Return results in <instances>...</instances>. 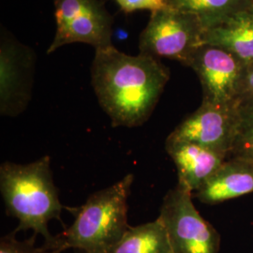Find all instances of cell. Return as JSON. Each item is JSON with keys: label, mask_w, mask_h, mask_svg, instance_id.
<instances>
[{"label": "cell", "mask_w": 253, "mask_h": 253, "mask_svg": "<svg viewBox=\"0 0 253 253\" xmlns=\"http://www.w3.org/2000/svg\"></svg>", "instance_id": "20"}, {"label": "cell", "mask_w": 253, "mask_h": 253, "mask_svg": "<svg viewBox=\"0 0 253 253\" xmlns=\"http://www.w3.org/2000/svg\"><path fill=\"white\" fill-rule=\"evenodd\" d=\"M236 104L238 107L253 106V63L245 67Z\"/></svg>", "instance_id": "17"}, {"label": "cell", "mask_w": 253, "mask_h": 253, "mask_svg": "<svg viewBox=\"0 0 253 253\" xmlns=\"http://www.w3.org/2000/svg\"><path fill=\"white\" fill-rule=\"evenodd\" d=\"M36 237L34 233L29 239L19 241L15 238V232H12L1 238L0 253H48L43 246L37 248Z\"/></svg>", "instance_id": "16"}, {"label": "cell", "mask_w": 253, "mask_h": 253, "mask_svg": "<svg viewBox=\"0 0 253 253\" xmlns=\"http://www.w3.org/2000/svg\"><path fill=\"white\" fill-rule=\"evenodd\" d=\"M165 147L176 168L177 185L192 193L198 191L228 159L226 154L190 142L167 139Z\"/></svg>", "instance_id": "10"}, {"label": "cell", "mask_w": 253, "mask_h": 253, "mask_svg": "<svg viewBox=\"0 0 253 253\" xmlns=\"http://www.w3.org/2000/svg\"><path fill=\"white\" fill-rule=\"evenodd\" d=\"M0 190L7 214L18 219L15 233L33 230L43 235L45 243L53 241L48 223L52 219L61 221L64 207L54 186L49 156L28 164L3 163Z\"/></svg>", "instance_id": "3"}, {"label": "cell", "mask_w": 253, "mask_h": 253, "mask_svg": "<svg viewBox=\"0 0 253 253\" xmlns=\"http://www.w3.org/2000/svg\"><path fill=\"white\" fill-rule=\"evenodd\" d=\"M238 108L240 125L229 158L253 162V106Z\"/></svg>", "instance_id": "15"}, {"label": "cell", "mask_w": 253, "mask_h": 253, "mask_svg": "<svg viewBox=\"0 0 253 253\" xmlns=\"http://www.w3.org/2000/svg\"><path fill=\"white\" fill-rule=\"evenodd\" d=\"M109 253H173L162 219L127 229Z\"/></svg>", "instance_id": "13"}, {"label": "cell", "mask_w": 253, "mask_h": 253, "mask_svg": "<svg viewBox=\"0 0 253 253\" xmlns=\"http://www.w3.org/2000/svg\"><path fill=\"white\" fill-rule=\"evenodd\" d=\"M169 80V69L149 54L129 55L113 44L95 50L91 83L113 126H142Z\"/></svg>", "instance_id": "1"}, {"label": "cell", "mask_w": 253, "mask_h": 253, "mask_svg": "<svg viewBox=\"0 0 253 253\" xmlns=\"http://www.w3.org/2000/svg\"><path fill=\"white\" fill-rule=\"evenodd\" d=\"M193 193L176 185L163 200L160 218L167 231L173 253H218L220 235L201 216Z\"/></svg>", "instance_id": "5"}, {"label": "cell", "mask_w": 253, "mask_h": 253, "mask_svg": "<svg viewBox=\"0 0 253 253\" xmlns=\"http://www.w3.org/2000/svg\"><path fill=\"white\" fill-rule=\"evenodd\" d=\"M56 30L47 54L72 43L112 45L114 18L102 0H53Z\"/></svg>", "instance_id": "6"}, {"label": "cell", "mask_w": 253, "mask_h": 253, "mask_svg": "<svg viewBox=\"0 0 253 253\" xmlns=\"http://www.w3.org/2000/svg\"><path fill=\"white\" fill-rule=\"evenodd\" d=\"M133 174L106 189L91 194L80 208L73 209L74 222L50 243H44L48 253L81 250L87 253H109L127 231V198Z\"/></svg>", "instance_id": "2"}, {"label": "cell", "mask_w": 253, "mask_h": 253, "mask_svg": "<svg viewBox=\"0 0 253 253\" xmlns=\"http://www.w3.org/2000/svg\"><path fill=\"white\" fill-rule=\"evenodd\" d=\"M35 51L6 27L0 32V113L16 117L27 108L32 96L36 69Z\"/></svg>", "instance_id": "7"}, {"label": "cell", "mask_w": 253, "mask_h": 253, "mask_svg": "<svg viewBox=\"0 0 253 253\" xmlns=\"http://www.w3.org/2000/svg\"><path fill=\"white\" fill-rule=\"evenodd\" d=\"M252 192L253 162L229 158L193 196L203 204L217 205Z\"/></svg>", "instance_id": "12"}, {"label": "cell", "mask_w": 253, "mask_h": 253, "mask_svg": "<svg viewBox=\"0 0 253 253\" xmlns=\"http://www.w3.org/2000/svg\"><path fill=\"white\" fill-rule=\"evenodd\" d=\"M203 45L230 52L245 67L253 63V1L205 30Z\"/></svg>", "instance_id": "11"}, {"label": "cell", "mask_w": 253, "mask_h": 253, "mask_svg": "<svg viewBox=\"0 0 253 253\" xmlns=\"http://www.w3.org/2000/svg\"><path fill=\"white\" fill-rule=\"evenodd\" d=\"M240 125L236 104L217 105L202 101L199 108L185 118L167 139L203 145L229 158Z\"/></svg>", "instance_id": "8"}, {"label": "cell", "mask_w": 253, "mask_h": 253, "mask_svg": "<svg viewBox=\"0 0 253 253\" xmlns=\"http://www.w3.org/2000/svg\"><path fill=\"white\" fill-rule=\"evenodd\" d=\"M168 7L179 9L200 19L205 30L217 24L229 13L240 9L253 0H165Z\"/></svg>", "instance_id": "14"}, {"label": "cell", "mask_w": 253, "mask_h": 253, "mask_svg": "<svg viewBox=\"0 0 253 253\" xmlns=\"http://www.w3.org/2000/svg\"><path fill=\"white\" fill-rule=\"evenodd\" d=\"M76 253H85V252H84V251H81V250H76Z\"/></svg>", "instance_id": "19"}, {"label": "cell", "mask_w": 253, "mask_h": 253, "mask_svg": "<svg viewBox=\"0 0 253 253\" xmlns=\"http://www.w3.org/2000/svg\"><path fill=\"white\" fill-rule=\"evenodd\" d=\"M204 33L205 27L194 14L170 7L156 10L139 37V53L189 67L192 55L203 45Z\"/></svg>", "instance_id": "4"}, {"label": "cell", "mask_w": 253, "mask_h": 253, "mask_svg": "<svg viewBox=\"0 0 253 253\" xmlns=\"http://www.w3.org/2000/svg\"><path fill=\"white\" fill-rule=\"evenodd\" d=\"M119 8L126 13L136 10H150L151 12L167 8L165 0H116Z\"/></svg>", "instance_id": "18"}, {"label": "cell", "mask_w": 253, "mask_h": 253, "mask_svg": "<svg viewBox=\"0 0 253 253\" xmlns=\"http://www.w3.org/2000/svg\"><path fill=\"white\" fill-rule=\"evenodd\" d=\"M189 67L201 82L203 101L236 104L245 66L235 55L218 47L202 45L192 55Z\"/></svg>", "instance_id": "9"}]
</instances>
